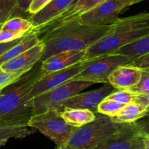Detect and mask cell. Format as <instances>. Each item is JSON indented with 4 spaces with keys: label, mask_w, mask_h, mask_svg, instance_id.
Masks as SVG:
<instances>
[{
    "label": "cell",
    "mask_w": 149,
    "mask_h": 149,
    "mask_svg": "<svg viewBox=\"0 0 149 149\" xmlns=\"http://www.w3.org/2000/svg\"><path fill=\"white\" fill-rule=\"evenodd\" d=\"M32 1L33 0H17L15 9L13 12L11 17H20L29 19L30 17L28 14V10H29V7Z\"/></svg>",
    "instance_id": "cell-27"
},
{
    "label": "cell",
    "mask_w": 149,
    "mask_h": 149,
    "mask_svg": "<svg viewBox=\"0 0 149 149\" xmlns=\"http://www.w3.org/2000/svg\"><path fill=\"white\" fill-rule=\"evenodd\" d=\"M61 116L67 125L78 128L93 122L95 113L87 109L64 108L61 111Z\"/></svg>",
    "instance_id": "cell-17"
},
{
    "label": "cell",
    "mask_w": 149,
    "mask_h": 149,
    "mask_svg": "<svg viewBox=\"0 0 149 149\" xmlns=\"http://www.w3.org/2000/svg\"><path fill=\"white\" fill-rule=\"evenodd\" d=\"M90 61H81L74 65L54 71L42 77L32 88L31 97L32 99L39 95L49 91L57 87L71 81L81 71L85 69L90 64Z\"/></svg>",
    "instance_id": "cell-10"
},
{
    "label": "cell",
    "mask_w": 149,
    "mask_h": 149,
    "mask_svg": "<svg viewBox=\"0 0 149 149\" xmlns=\"http://www.w3.org/2000/svg\"><path fill=\"white\" fill-rule=\"evenodd\" d=\"M52 0H33L29 6V10H28V14H29V17L42 10Z\"/></svg>",
    "instance_id": "cell-31"
},
{
    "label": "cell",
    "mask_w": 149,
    "mask_h": 149,
    "mask_svg": "<svg viewBox=\"0 0 149 149\" xmlns=\"http://www.w3.org/2000/svg\"><path fill=\"white\" fill-rule=\"evenodd\" d=\"M28 127L37 130L52 140L56 144L57 149H63L75 129L62 119L61 110L33 115L29 119Z\"/></svg>",
    "instance_id": "cell-6"
},
{
    "label": "cell",
    "mask_w": 149,
    "mask_h": 149,
    "mask_svg": "<svg viewBox=\"0 0 149 149\" xmlns=\"http://www.w3.org/2000/svg\"><path fill=\"white\" fill-rule=\"evenodd\" d=\"M124 106L122 103L106 98L97 106V112L111 118L117 114Z\"/></svg>",
    "instance_id": "cell-23"
},
{
    "label": "cell",
    "mask_w": 149,
    "mask_h": 149,
    "mask_svg": "<svg viewBox=\"0 0 149 149\" xmlns=\"http://www.w3.org/2000/svg\"><path fill=\"white\" fill-rule=\"evenodd\" d=\"M149 70L142 71L141 77L138 84L130 90L132 93L140 95H149Z\"/></svg>",
    "instance_id": "cell-26"
},
{
    "label": "cell",
    "mask_w": 149,
    "mask_h": 149,
    "mask_svg": "<svg viewBox=\"0 0 149 149\" xmlns=\"http://www.w3.org/2000/svg\"><path fill=\"white\" fill-rule=\"evenodd\" d=\"M118 125L109 116L95 113L93 122L74 129L63 149H95L115 132Z\"/></svg>",
    "instance_id": "cell-4"
},
{
    "label": "cell",
    "mask_w": 149,
    "mask_h": 149,
    "mask_svg": "<svg viewBox=\"0 0 149 149\" xmlns=\"http://www.w3.org/2000/svg\"><path fill=\"white\" fill-rule=\"evenodd\" d=\"M116 54L132 59L149 54V35H146L124 45L116 51Z\"/></svg>",
    "instance_id": "cell-20"
},
{
    "label": "cell",
    "mask_w": 149,
    "mask_h": 149,
    "mask_svg": "<svg viewBox=\"0 0 149 149\" xmlns=\"http://www.w3.org/2000/svg\"><path fill=\"white\" fill-rule=\"evenodd\" d=\"M148 109L135 103H130L125 105L119 113L111 119L115 124L132 123L145 117L148 114Z\"/></svg>",
    "instance_id": "cell-19"
},
{
    "label": "cell",
    "mask_w": 149,
    "mask_h": 149,
    "mask_svg": "<svg viewBox=\"0 0 149 149\" xmlns=\"http://www.w3.org/2000/svg\"><path fill=\"white\" fill-rule=\"evenodd\" d=\"M111 25L84 26L77 21L42 34L44 45L40 61L43 62L55 54L65 51H85L111 31Z\"/></svg>",
    "instance_id": "cell-2"
},
{
    "label": "cell",
    "mask_w": 149,
    "mask_h": 149,
    "mask_svg": "<svg viewBox=\"0 0 149 149\" xmlns=\"http://www.w3.org/2000/svg\"><path fill=\"white\" fill-rule=\"evenodd\" d=\"M23 37H24V36H23ZM23 37L20 38V39H16V40L13 41V42H7V43H0V56H1L3 54L5 53L7 50L11 49L12 47L15 46L17 43H19V42L22 40V39H23Z\"/></svg>",
    "instance_id": "cell-32"
},
{
    "label": "cell",
    "mask_w": 149,
    "mask_h": 149,
    "mask_svg": "<svg viewBox=\"0 0 149 149\" xmlns=\"http://www.w3.org/2000/svg\"><path fill=\"white\" fill-rule=\"evenodd\" d=\"M17 0H0V24L10 18L16 7Z\"/></svg>",
    "instance_id": "cell-25"
},
{
    "label": "cell",
    "mask_w": 149,
    "mask_h": 149,
    "mask_svg": "<svg viewBox=\"0 0 149 149\" xmlns=\"http://www.w3.org/2000/svg\"><path fill=\"white\" fill-rule=\"evenodd\" d=\"M41 42L40 38L33 29L26 34L19 43L0 56V65L23 53Z\"/></svg>",
    "instance_id": "cell-18"
},
{
    "label": "cell",
    "mask_w": 149,
    "mask_h": 149,
    "mask_svg": "<svg viewBox=\"0 0 149 149\" xmlns=\"http://www.w3.org/2000/svg\"><path fill=\"white\" fill-rule=\"evenodd\" d=\"M2 30L15 32L22 35H26L31 31L33 26L29 19L20 17H10L2 24Z\"/></svg>",
    "instance_id": "cell-21"
},
{
    "label": "cell",
    "mask_w": 149,
    "mask_h": 149,
    "mask_svg": "<svg viewBox=\"0 0 149 149\" xmlns=\"http://www.w3.org/2000/svg\"><path fill=\"white\" fill-rule=\"evenodd\" d=\"M40 63L0 92V128L28 127L33 116L31 92L42 77Z\"/></svg>",
    "instance_id": "cell-1"
},
{
    "label": "cell",
    "mask_w": 149,
    "mask_h": 149,
    "mask_svg": "<svg viewBox=\"0 0 149 149\" xmlns=\"http://www.w3.org/2000/svg\"><path fill=\"white\" fill-rule=\"evenodd\" d=\"M116 90H117L113 88L109 83H106L103 87L99 89L75 95L64 103L62 109L71 108L87 109L97 113V106L109 95Z\"/></svg>",
    "instance_id": "cell-12"
},
{
    "label": "cell",
    "mask_w": 149,
    "mask_h": 149,
    "mask_svg": "<svg viewBox=\"0 0 149 149\" xmlns=\"http://www.w3.org/2000/svg\"><path fill=\"white\" fill-rule=\"evenodd\" d=\"M127 65L141 71L149 70V54L134 58Z\"/></svg>",
    "instance_id": "cell-29"
},
{
    "label": "cell",
    "mask_w": 149,
    "mask_h": 149,
    "mask_svg": "<svg viewBox=\"0 0 149 149\" xmlns=\"http://www.w3.org/2000/svg\"><path fill=\"white\" fill-rule=\"evenodd\" d=\"M132 58L119 54H110L93 59L88 66L76 76L72 81H81L96 83H108L109 75L116 68L127 65Z\"/></svg>",
    "instance_id": "cell-8"
},
{
    "label": "cell",
    "mask_w": 149,
    "mask_h": 149,
    "mask_svg": "<svg viewBox=\"0 0 149 149\" xmlns=\"http://www.w3.org/2000/svg\"><path fill=\"white\" fill-rule=\"evenodd\" d=\"M75 0H52L45 7L35 14L32 15L29 20L33 26V29H39L49 23L58 15L63 13Z\"/></svg>",
    "instance_id": "cell-15"
},
{
    "label": "cell",
    "mask_w": 149,
    "mask_h": 149,
    "mask_svg": "<svg viewBox=\"0 0 149 149\" xmlns=\"http://www.w3.org/2000/svg\"><path fill=\"white\" fill-rule=\"evenodd\" d=\"M146 35H149L148 13L119 17L112 23L107 35L86 49L83 61L116 53L122 46Z\"/></svg>",
    "instance_id": "cell-3"
},
{
    "label": "cell",
    "mask_w": 149,
    "mask_h": 149,
    "mask_svg": "<svg viewBox=\"0 0 149 149\" xmlns=\"http://www.w3.org/2000/svg\"><path fill=\"white\" fill-rule=\"evenodd\" d=\"M27 73V72H26ZM26 74L24 72L17 73H7L2 72L0 74V92L8 85L11 84L21 76Z\"/></svg>",
    "instance_id": "cell-28"
},
{
    "label": "cell",
    "mask_w": 149,
    "mask_h": 149,
    "mask_svg": "<svg viewBox=\"0 0 149 149\" xmlns=\"http://www.w3.org/2000/svg\"><path fill=\"white\" fill-rule=\"evenodd\" d=\"M26 36V35H25ZM20 33L0 29V43H7L25 36Z\"/></svg>",
    "instance_id": "cell-30"
},
{
    "label": "cell",
    "mask_w": 149,
    "mask_h": 149,
    "mask_svg": "<svg viewBox=\"0 0 149 149\" xmlns=\"http://www.w3.org/2000/svg\"><path fill=\"white\" fill-rule=\"evenodd\" d=\"M105 0H75L63 13L49 23L39 29H33L38 36L50 31L55 30L63 26L77 21L81 15L90 11Z\"/></svg>",
    "instance_id": "cell-11"
},
{
    "label": "cell",
    "mask_w": 149,
    "mask_h": 149,
    "mask_svg": "<svg viewBox=\"0 0 149 149\" xmlns=\"http://www.w3.org/2000/svg\"><path fill=\"white\" fill-rule=\"evenodd\" d=\"M145 146L149 148V134L146 122L119 124L111 136L95 149H138Z\"/></svg>",
    "instance_id": "cell-5"
},
{
    "label": "cell",
    "mask_w": 149,
    "mask_h": 149,
    "mask_svg": "<svg viewBox=\"0 0 149 149\" xmlns=\"http://www.w3.org/2000/svg\"><path fill=\"white\" fill-rule=\"evenodd\" d=\"M94 84L81 81H69L32 99L33 115L61 110L64 103L75 95Z\"/></svg>",
    "instance_id": "cell-7"
},
{
    "label": "cell",
    "mask_w": 149,
    "mask_h": 149,
    "mask_svg": "<svg viewBox=\"0 0 149 149\" xmlns=\"http://www.w3.org/2000/svg\"><path fill=\"white\" fill-rule=\"evenodd\" d=\"M137 94L132 93L130 90H116L109 95L106 98L109 100L118 102L123 105L134 103Z\"/></svg>",
    "instance_id": "cell-24"
},
{
    "label": "cell",
    "mask_w": 149,
    "mask_h": 149,
    "mask_svg": "<svg viewBox=\"0 0 149 149\" xmlns=\"http://www.w3.org/2000/svg\"><path fill=\"white\" fill-rule=\"evenodd\" d=\"M84 54L85 51H65L52 55L41 62L40 70L42 77L81 62Z\"/></svg>",
    "instance_id": "cell-14"
},
{
    "label": "cell",
    "mask_w": 149,
    "mask_h": 149,
    "mask_svg": "<svg viewBox=\"0 0 149 149\" xmlns=\"http://www.w3.org/2000/svg\"><path fill=\"white\" fill-rule=\"evenodd\" d=\"M0 147H1V146H0Z\"/></svg>",
    "instance_id": "cell-37"
},
{
    "label": "cell",
    "mask_w": 149,
    "mask_h": 149,
    "mask_svg": "<svg viewBox=\"0 0 149 149\" xmlns=\"http://www.w3.org/2000/svg\"><path fill=\"white\" fill-rule=\"evenodd\" d=\"M3 71H2V70H1V66H0V74H1V73H2Z\"/></svg>",
    "instance_id": "cell-34"
},
{
    "label": "cell",
    "mask_w": 149,
    "mask_h": 149,
    "mask_svg": "<svg viewBox=\"0 0 149 149\" xmlns=\"http://www.w3.org/2000/svg\"><path fill=\"white\" fill-rule=\"evenodd\" d=\"M142 71L128 65H121L109 75L108 83L117 90H128L138 84Z\"/></svg>",
    "instance_id": "cell-16"
},
{
    "label": "cell",
    "mask_w": 149,
    "mask_h": 149,
    "mask_svg": "<svg viewBox=\"0 0 149 149\" xmlns=\"http://www.w3.org/2000/svg\"><path fill=\"white\" fill-rule=\"evenodd\" d=\"M138 149H149V148H146V147H145V146H143V147H141V148H139Z\"/></svg>",
    "instance_id": "cell-33"
},
{
    "label": "cell",
    "mask_w": 149,
    "mask_h": 149,
    "mask_svg": "<svg viewBox=\"0 0 149 149\" xmlns=\"http://www.w3.org/2000/svg\"><path fill=\"white\" fill-rule=\"evenodd\" d=\"M1 26H2V24H0V29H1Z\"/></svg>",
    "instance_id": "cell-35"
},
{
    "label": "cell",
    "mask_w": 149,
    "mask_h": 149,
    "mask_svg": "<svg viewBox=\"0 0 149 149\" xmlns=\"http://www.w3.org/2000/svg\"><path fill=\"white\" fill-rule=\"evenodd\" d=\"M140 2L138 0H105L93 10L81 15L78 22L84 26L111 25L119 18V15L124 10Z\"/></svg>",
    "instance_id": "cell-9"
},
{
    "label": "cell",
    "mask_w": 149,
    "mask_h": 149,
    "mask_svg": "<svg viewBox=\"0 0 149 149\" xmlns=\"http://www.w3.org/2000/svg\"><path fill=\"white\" fill-rule=\"evenodd\" d=\"M138 1H140L141 2V1H145V0H138Z\"/></svg>",
    "instance_id": "cell-36"
},
{
    "label": "cell",
    "mask_w": 149,
    "mask_h": 149,
    "mask_svg": "<svg viewBox=\"0 0 149 149\" xmlns=\"http://www.w3.org/2000/svg\"><path fill=\"white\" fill-rule=\"evenodd\" d=\"M29 127H13L0 128V146H4L10 138H23L31 134Z\"/></svg>",
    "instance_id": "cell-22"
},
{
    "label": "cell",
    "mask_w": 149,
    "mask_h": 149,
    "mask_svg": "<svg viewBox=\"0 0 149 149\" xmlns=\"http://www.w3.org/2000/svg\"><path fill=\"white\" fill-rule=\"evenodd\" d=\"M43 48L44 45L41 41L33 47L0 65L1 70L7 73L28 72L40 61Z\"/></svg>",
    "instance_id": "cell-13"
}]
</instances>
